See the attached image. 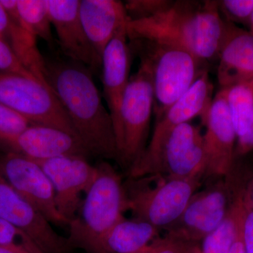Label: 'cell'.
I'll list each match as a JSON object with an SVG mask.
<instances>
[{"label": "cell", "instance_id": "cell-15", "mask_svg": "<svg viewBox=\"0 0 253 253\" xmlns=\"http://www.w3.org/2000/svg\"><path fill=\"white\" fill-rule=\"evenodd\" d=\"M81 0H46L61 49L71 61L96 68L101 62L88 41L81 17Z\"/></svg>", "mask_w": 253, "mask_h": 253}, {"label": "cell", "instance_id": "cell-1", "mask_svg": "<svg viewBox=\"0 0 253 253\" xmlns=\"http://www.w3.org/2000/svg\"><path fill=\"white\" fill-rule=\"evenodd\" d=\"M227 23L217 1L176 0L161 14L126 23L127 38L151 40L179 46L194 55L210 71L217 65Z\"/></svg>", "mask_w": 253, "mask_h": 253}, {"label": "cell", "instance_id": "cell-27", "mask_svg": "<svg viewBox=\"0 0 253 253\" xmlns=\"http://www.w3.org/2000/svg\"><path fill=\"white\" fill-rule=\"evenodd\" d=\"M218 9L224 21L249 26L253 11V0L217 1Z\"/></svg>", "mask_w": 253, "mask_h": 253}, {"label": "cell", "instance_id": "cell-25", "mask_svg": "<svg viewBox=\"0 0 253 253\" xmlns=\"http://www.w3.org/2000/svg\"><path fill=\"white\" fill-rule=\"evenodd\" d=\"M31 125L27 120L0 103V146L9 150L16 138Z\"/></svg>", "mask_w": 253, "mask_h": 253}, {"label": "cell", "instance_id": "cell-20", "mask_svg": "<svg viewBox=\"0 0 253 253\" xmlns=\"http://www.w3.org/2000/svg\"><path fill=\"white\" fill-rule=\"evenodd\" d=\"M250 179L251 174L245 171H234L226 176L229 191L227 212L217 229L203 240L202 253H229L235 239L238 223L244 213Z\"/></svg>", "mask_w": 253, "mask_h": 253}, {"label": "cell", "instance_id": "cell-34", "mask_svg": "<svg viewBox=\"0 0 253 253\" xmlns=\"http://www.w3.org/2000/svg\"><path fill=\"white\" fill-rule=\"evenodd\" d=\"M0 253H39L23 245H0Z\"/></svg>", "mask_w": 253, "mask_h": 253}, {"label": "cell", "instance_id": "cell-35", "mask_svg": "<svg viewBox=\"0 0 253 253\" xmlns=\"http://www.w3.org/2000/svg\"><path fill=\"white\" fill-rule=\"evenodd\" d=\"M9 21V16L7 12L5 11L3 6L0 3V36L3 33L5 28L7 26Z\"/></svg>", "mask_w": 253, "mask_h": 253}, {"label": "cell", "instance_id": "cell-32", "mask_svg": "<svg viewBox=\"0 0 253 253\" xmlns=\"http://www.w3.org/2000/svg\"><path fill=\"white\" fill-rule=\"evenodd\" d=\"M253 150V120L251 129L244 137L237 139L236 144L235 159L242 158L244 156L249 154Z\"/></svg>", "mask_w": 253, "mask_h": 253}, {"label": "cell", "instance_id": "cell-9", "mask_svg": "<svg viewBox=\"0 0 253 253\" xmlns=\"http://www.w3.org/2000/svg\"><path fill=\"white\" fill-rule=\"evenodd\" d=\"M0 172L10 186L51 224L69 225L58 211L52 184L36 161L7 151L0 157Z\"/></svg>", "mask_w": 253, "mask_h": 253}, {"label": "cell", "instance_id": "cell-14", "mask_svg": "<svg viewBox=\"0 0 253 253\" xmlns=\"http://www.w3.org/2000/svg\"><path fill=\"white\" fill-rule=\"evenodd\" d=\"M213 90L214 86L209 71L206 70L185 94L169 108L161 119L156 122L151 140L142 154H151L157 151L170 131L179 125L200 117L204 126L214 98Z\"/></svg>", "mask_w": 253, "mask_h": 253}, {"label": "cell", "instance_id": "cell-22", "mask_svg": "<svg viewBox=\"0 0 253 253\" xmlns=\"http://www.w3.org/2000/svg\"><path fill=\"white\" fill-rule=\"evenodd\" d=\"M159 229L146 221L123 218L91 246L88 253H134L159 236Z\"/></svg>", "mask_w": 253, "mask_h": 253}, {"label": "cell", "instance_id": "cell-11", "mask_svg": "<svg viewBox=\"0 0 253 253\" xmlns=\"http://www.w3.org/2000/svg\"><path fill=\"white\" fill-rule=\"evenodd\" d=\"M35 161L52 184L58 211L70 223L81 209L82 194H86L94 180L96 166H91L86 158L78 156Z\"/></svg>", "mask_w": 253, "mask_h": 253}, {"label": "cell", "instance_id": "cell-30", "mask_svg": "<svg viewBox=\"0 0 253 253\" xmlns=\"http://www.w3.org/2000/svg\"><path fill=\"white\" fill-rule=\"evenodd\" d=\"M0 245H23L38 252L24 233L0 218Z\"/></svg>", "mask_w": 253, "mask_h": 253}, {"label": "cell", "instance_id": "cell-23", "mask_svg": "<svg viewBox=\"0 0 253 253\" xmlns=\"http://www.w3.org/2000/svg\"><path fill=\"white\" fill-rule=\"evenodd\" d=\"M226 101L237 139L249 133L253 120V78L225 88Z\"/></svg>", "mask_w": 253, "mask_h": 253}, {"label": "cell", "instance_id": "cell-21", "mask_svg": "<svg viewBox=\"0 0 253 253\" xmlns=\"http://www.w3.org/2000/svg\"><path fill=\"white\" fill-rule=\"evenodd\" d=\"M0 3L9 16L7 26L0 38L7 43L28 71L46 83V61L37 45V38L23 26L18 16L17 0H0Z\"/></svg>", "mask_w": 253, "mask_h": 253}, {"label": "cell", "instance_id": "cell-12", "mask_svg": "<svg viewBox=\"0 0 253 253\" xmlns=\"http://www.w3.org/2000/svg\"><path fill=\"white\" fill-rule=\"evenodd\" d=\"M204 126L205 172L204 179L224 177L235 161L237 135L226 101V89L214 95Z\"/></svg>", "mask_w": 253, "mask_h": 253}, {"label": "cell", "instance_id": "cell-28", "mask_svg": "<svg viewBox=\"0 0 253 253\" xmlns=\"http://www.w3.org/2000/svg\"><path fill=\"white\" fill-rule=\"evenodd\" d=\"M196 245L166 233L155 238L147 246L134 253H187Z\"/></svg>", "mask_w": 253, "mask_h": 253}, {"label": "cell", "instance_id": "cell-26", "mask_svg": "<svg viewBox=\"0 0 253 253\" xmlns=\"http://www.w3.org/2000/svg\"><path fill=\"white\" fill-rule=\"evenodd\" d=\"M172 0H129L124 3L130 21L147 19L169 9Z\"/></svg>", "mask_w": 253, "mask_h": 253}, {"label": "cell", "instance_id": "cell-6", "mask_svg": "<svg viewBox=\"0 0 253 253\" xmlns=\"http://www.w3.org/2000/svg\"><path fill=\"white\" fill-rule=\"evenodd\" d=\"M154 91L149 68L140 62L124 94L119 121L115 127L118 149L117 162L129 168L146 149L151 116L154 113Z\"/></svg>", "mask_w": 253, "mask_h": 253}, {"label": "cell", "instance_id": "cell-2", "mask_svg": "<svg viewBox=\"0 0 253 253\" xmlns=\"http://www.w3.org/2000/svg\"><path fill=\"white\" fill-rule=\"evenodd\" d=\"M45 81L89 154L117 161L112 118L85 66L71 60L46 62Z\"/></svg>", "mask_w": 253, "mask_h": 253}, {"label": "cell", "instance_id": "cell-31", "mask_svg": "<svg viewBox=\"0 0 253 253\" xmlns=\"http://www.w3.org/2000/svg\"><path fill=\"white\" fill-rule=\"evenodd\" d=\"M243 241L246 253H253V206L250 199L249 186L245 196Z\"/></svg>", "mask_w": 253, "mask_h": 253}, {"label": "cell", "instance_id": "cell-5", "mask_svg": "<svg viewBox=\"0 0 253 253\" xmlns=\"http://www.w3.org/2000/svg\"><path fill=\"white\" fill-rule=\"evenodd\" d=\"M138 48L141 63L151 73L156 122L192 86L200 75L209 71L199 59L176 45L151 40L131 41Z\"/></svg>", "mask_w": 253, "mask_h": 253}, {"label": "cell", "instance_id": "cell-19", "mask_svg": "<svg viewBox=\"0 0 253 253\" xmlns=\"http://www.w3.org/2000/svg\"><path fill=\"white\" fill-rule=\"evenodd\" d=\"M226 23V36L217 65L220 89L253 78V34Z\"/></svg>", "mask_w": 253, "mask_h": 253}, {"label": "cell", "instance_id": "cell-4", "mask_svg": "<svg viewBox=\"0 0 253 253\" xmlns=\"http://www.w3.org/2000/svg\"><path fill=\"white\" fill-rule=\"evenodd\" d=\"M204 180L201 176L172 178L153 174L129 178L124 186L126 211L133 219L166 229L184 211Z\"/></svg>", "mask_w": 253, "mask_h": 253}, {"label": "cell", "instance_id": "cell-24", "mask_svg": "<svg viewBox=\"0 0 253 253\" xmlns=\"http://www.w3.org/2000/svg\"><path fill=\"white\" fill-rule=\"evenodd\" d=\"M17 10L21 22L30 33L37 39L52 43V25L46 0H17Z\"/></svg>", "mask_w": 253, "mask_h": 253}, {"label": "cell", "instance_id": "cell-16", "mask_svg": "<svg viewBox=\"0 0 253 253\" xmlns=\"http://www.w3.org/2000/svg\"><path fill=\"white\" fill-rule=\"evenodd\" d=\"M35 160L90 155L77 136L53 127L31 125L16 138L9 151Z\"/></svg>", "mask_w": 253, "mask_h": 253}, {"label": "cell", "instance_id": "cell-13", "mask_svg": "<svg viewBox=\"0 0 253 253\" xmlns=\"http://www.w3.org/2000/svg\"><path fill=\"white\" fill-rule=\"evenodd\" d=\"M0 218L24 233L41 253H73L68 239L20 196L0 172Z\"/></svg>", "mask_w": 253, "mask_h": 253}, {"label": "cell", "instance_id": "cell-33", "mask_svg": "<svg viewBox=\"0 0 253 253\" xmlns=\"http://www.w3.org/2000/svg\"><path fill=\"white\" fill-rule=\"evenodd\" d=\"M244 213L242 216L240 218L239 223H238L237 231L235 239L229 251V253H246L245 250L244 241H243V219H244Z\"/></svg>", "mask_w": 253, "mask_h": 253}, {"label": "cell", "instance_id": "cell-3", "mask_svg": "<svg viewBox=\"0 0 253 253\" xmlns=\"http://www.w3.org/2000/svg\"><path fill=\"white\" fill-rule=\"evenodd\" d=\"M94 180L86 192L80 215L70 221L68 245L89 253L93 244L124 218L126 211L121 176L109 163L96 166Z\"/></svg>", "mask_w": 253, "mask_h": 253}, {"label": "cell", "instance_id": "cell-37", "mask_svg": "<svg viewBox=\"0 0 253 253\" xmlns=\"http://www.w3.org/2000/svg\"><path fill=\"white\" fill-rule=\"evenodd\" d=\"M187 253H202L201 251V246L199 245H196L194 247L191 248Z\"/></svg>", "mask_w": 253, "mask_h": 253}, {"label": "cell", "instance_id": "cell-10", "mask_svg": "<svg viewBox=\"0 0 253 253\" xmlns=\"http://www.w3.org/2000/svg\"><path fill=\"white\" fill-rule=\"evenodd\" d=\"M204 190L196 191L181 215L166 233L186 242L199 244L217 229L229 207V191L224 177L213 179Z\"/></svg>", "mask_w": 253, "mask_h": 253}, {"label": "cell", "instance_id": "cell-8", "mask_svg": "<svg viewBox=\"0 0 253 253\" xmlns=\"http://www.w3.org/2000/svg\"><path fill=\"white\" fill-rule=\"evenodd\" d=\"M0 103L32 125L53 126L78 137L57 96L40 80L0 73Z\"/></svg>", "mask_w": 253, "mask_h": 253}, {"label": "cell", "instance_id": "cell-7", "mask_svg": "<svg viewBox=\"0 0 253 253\" xmlns=\"http://www.w3.org/2000/svg\"><path fill=\"white\" fill-rule=\"evenodd\" d=\"M204 134L191 123L174 127L157 151L142 154L129 169V178L161 174L172 178L201 176L205 172Z\"/></svg>", "mask_w": 253, "mask_h": 253}, {"label": "cell", "instance_id": "cell-17", "mask_svg": "<svg viewBox=\"0 0 253 253\" xmlns=\"http://www.w3.org/2000/svg\"><path fill=\"white\" fill-rule=\"evenodd\" d=\"M126 26L115 35L101 56L103 90L114 129L119 121L123 94L130 79L131 51Z\"/></svg>", "mask_w": 253, "mask_h": 253}, {"label": "cell", "instance_id": "cell-36", "mask_svg": "<svg viewBox=\"0 0 253 253\" xmlns=\"http://www.w3.org/2000/svg\"><path fill=\"white\" fill-rule=\"evenodd\" d=\"M249 192L250 199H251V204H252L253 206V173L249 181Z\"/></svg>", "mask_w": 253, "mask_h": 253}, {"label": "cell", "instance_id": "cell-38", "mask_svg": "<svg viewBox=\"0 0 253 253\" xmlns=\"http://www.w3.org/2000/svg\"><path fill=\"white\" fill-rule=\"evenodd\" d=\"M249 28V31L251 32V33H253V11L252 15H251V21H250Z\"/></svg>", "mask_w": 253, "mask_h": 253}, {"label": "cell", "instance_id": "cell-29", "mask_svg": "<svg viewBox=\"0 0 253 253\" xmlns=\"http://www.w3.org/2000/svg\"><path fill=\"white\" fill-rule=\"evenodd\" d=\"M0 73H14L26 77L37 78L25 67L6 42L0 38ZM39 80V79H38Z\"/></svg>", "mask_w": 253, "mask_h": 253}, {"label": "cell", "instance_id": "cell-18", "mask_svg": "<svg viewBox=\"0 0 253 253\" xmlns=\"http://www.w3.org/2000/svg\"><path fill=\"white\" fill-rule=\"evenodd\" d=\"M79 11L88 41L101 65L105 47L129 21L124 3L118 0H81Z\"/></svg>", "mask_w": 253, "mask_h": 253}]
</instances>
